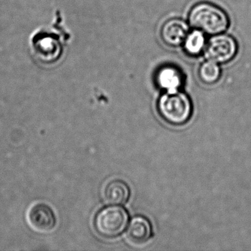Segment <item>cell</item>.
Here are the masks:
<instances>
[{
    "label": "cell",
    "mask_w": 251,
    "mask_h": 251,
    "mask_svg": "<svg viewBox=\"0 0 251 251\" xmlns=\"http://www.w3.org/2000/svg\"><path fill=\"white\" fill-rule=\"evenodd\" d=\"M130 196V189L124 182L120 180L110 181L104 189L105 201L111 205L126 203Z\"/></svg>",
    "instance_id": "9"
},
{
    "label": "cell",
    "mask_w": 251,
    "mask_h": 251,
    "mask_svg": "<svg viewBox=\"0 0 251 251\" xmlns=\"http://www.w3.org/2000/svg\"><path fill=\"white\" fill-rule=\"evenodd\" d=\"M158 111L164 121L173 126H182L192 116V102L186 94L178 91L167 92L158 100Z\"/></svg>",
    "instance_id": "3"
},
{
    "label": "cell",
    "mask_w": 251,
    "mask_h": 251,
    "mask_svg": "<svg viewBox=\"0 0 251 251\" xmlns=\"http://www.w3.org/2000/svg\"><path fill=\"white\" fill-rule=\"evenodd\" d=\"M128 220V214L123 207L117 205L105 207L95 217V230L104 238L117 237L126 230Z\"/></svg>",
    "instance_id": "4"
},
{
    "label": "cell",
    "mask_w": 251,
    "mask_h": 251,
    "mask_svg": "<svg viewBox=\"0 0 251 251\" xmlns=\"http://www.w3.org/2000/svg\"><path fill=\"white\" fill-rule=\"evenodd\" d=\"M220 69L218 64L208 61L201 65L199 70V77L203 83L213 84L220 78Z\"/></svg>",
    "instance_id": "12"
},
{
    "label": "cell",
    "mask_w": 251,
    "mask_h": 251,
    "mask_svg": "<svg viewBox=\"0 0 251 251\" xmlns=\"http://www.w3.org/2000/svg\"><path fill=\"white\" fill-rule=\"evenodd\" d=\"M205 36L203 32L200 30H194L188 34L184 41L186 52L192 55H198L205 46Z\"/></svg>",
    "instance_id": "11"
},
{
    "label": "cell",
    "mask_w": 251,
    "mask_h": 251,
    "mask_svg": "<svg viewBox=\"0 0 251 251\" xmlns=\"http://www.w3.org/2000/svg\"><path fill=\"white\" fill-rule=\"evenodd\" d=\"M70 39L71 33L64 27L62 16L58 11L50 25L39 27L30 36L32 58L42 67L56 66L64 58Z\"/></svg>",
    "instance_id": "1"
},
{
    "label": "cell",
    "mask_w": 251,
    "mask_h": 251,
    "mask_svg": "<svg viewBox=\"0 0 251 251\" xmlns=\"http://www.w3.org/2000/svg\"><path fill=\"white\" fill-rule=\"evenodd\" d=\"M189 20L192 27L211 35L220 34L226 31L228 26L226 13L218 7L208 3H201L194 7Z\"/></svg>",
    "instance_id": "2"
},
{
    "label": "cell",
    "mask_w": 251,
    "mask_h": 251,
    "mask_svg": "<svg viewBox=\"0 0 251 251\" xmlns=\"http://www.w3.org/2000/svg\"><path fill=\"white\" fill-rule=\"evenodd\" d=\"M152 236V227L145 217L138 216L132 219L127 230V236L135 244L148 242Z\"/></svg>",
    "instance_id": "8"
},
{
    "label": "cell",
    "mask_w": 251,
    "mask_h": 251,
    "mask_svg": "<svg viewBox=\"0 0 251 251\" xmlns=\"http://www.w3.org/2000/svg\"><path fill=\"white\" fill-rule=\"evenodd\" d=\"M157 81L160 87L167 89V92H176L183 83V76L175 67H166L158 72Z\"/></svg>",
    "instance_id": "10"
},
{
    "label": "cell",
    "mask_w": 251,
    "mask_h": 251,
    "mask_svg": "<svg viewBox=\"0 0 251 251\" xmlns=\"http://www.w3.org/2000/svg\"><path fill=\"white\" fill-rule=\"evenodd\" d=\"M27 220L32 228L40 233L52 231L56 226L53 210L45 203H36L29 210Z\"/></svg>",
    "instance_id": "6"
},
{
    "label": "cell",
    "mask_w": 251,
    "mask_h": 251,
    "mask_svg": "<svg viewBox=\"0 0 251 251\" xmlns=\"http://www.w3.org/2000/svg\"><path fill=\"white\" fill-rule=\"evenodd\" d=\"M237 51V45L233 38L226 35H217L210 39L205 48L208 61L223 64L230 61Z\"/></svg>",
    "instance_id": "5"
},
{
    "label": "cell",
    "mask_w": 251,
    "mask_h": 251,
    "mask_svg": "<svg viewBox=\"0 0 251 251\" xmlns=\"http://www.w3.org/2000/svg\"><path fill=\"white\" fill-rule=\"evenodd\" d=\"M189 34V26L180 20L167 22L161 30V37L164 43L170 46L177 47L184 42Z\"/></svg>",
    "instance_id": "7"
}]
</instances>
